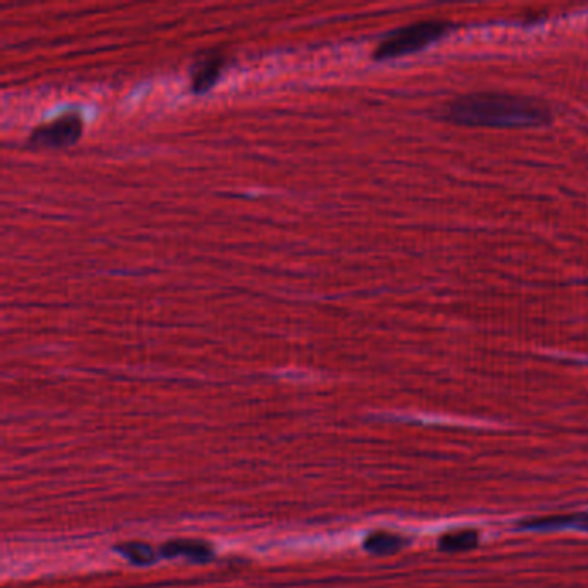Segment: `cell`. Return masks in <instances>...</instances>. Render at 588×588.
I'll return each instance as SVG.
<instances>
[{
    "label": "cell",
    "mask_w": 588,
    "mask_h": 588,
    "mask_svg": "<svg viewBox=\"0 0 588 588\" xmlns=\"http://www.w3.org/2000/svg\"><path fill=\"white\" fill-rule=\"evenodd\" d=\"M445 116L454 123L490 128H530L551 121L547 104L525 95L480 92L451 102Z\"/></svg>",
    "instance_id": "6da1fadb"
},
{
    "label": "cell",
    "mask_w": 588,
    "mask_h": 588,
    "mask_svg": "<svg viewBox=\"0 0 588 588\" xmlns=\"http://www.w3.org/2000/svg\"><path fill=\"white\" fill-rule=\"evenodd\" d=\"M447 30H449V23L437 21V19L418 21L413 25L404 26L383 38L382 44L378 45L375 51V57L385 61V59L413 54L437 42L438 38L444 37Z\"/></svg>",
    "instance_id": "7a4b0ae2"
},
{
    "label": "cell",
    "mask_w": 588,
    "mask_h": 588,
    "mask_svg": "<svg viewBox=\"0 0 588 588\" xmlns=\"http://www.w3.org/2000/svg\"><path fill=\"white\" fill-rule=\"evenodd\" d=\"M82 132V118L78 114H64L47 125L38 126L30 137V147L32 149H63L75 144Z\"/></svg>",
    "instance_id": "3957f363"
},
{
    "label": "cell",
    "mask_w": 588,
    "mask_h": 588,
    "mask_svg": "<svg viewBox=\"0 0 588 588\" xmlns=\"http://www.w3.org/2000/svg\"><path fill=\"white\" fill-rule=\"evenodd\" d=\"M223 68H225V56L221 52H206L204 56L199 57L190 73L192 92L197 95L209 92L218 82Z\"/></svg>",
    "instance_id": "277c9868"
},
{
    "label": "cell",
    "mask_w": 588,
    "mask_h": 588,
    "mask_svg": "<svg viewBox=\"0 0 588 588\" xmlns=\"http://www.w3.org/2000/svg\"><path fill=\"white\" fill-rule=\"evenodd\" d=\"M526 528H530V530H563V528H576V530L588 532V516H561V518H549V520L528 523Z\"/></svg>",
    "instance_id": "5b68a950"
},
{
    "label": "cell",
    "mask_w": 588,
    "mask_h": 588,
    "mask_svg": "<svg viewBox=\"0 0 588 588\" xmlns=\"http://www.w3.org/2000/svg\"><path fill=\"white\" fill-rule=\"evenodd\" d=\"M476 544H478V533L468 530V532L447 533V535L440 538V544L438 545H440L442 551L459 552L473 549Z\"/></svg>",
    "instance_id": "8992f818"
},
{
    "label": "cell",
    "mask_w": 588,
    "mask_h": 588,
    "mask_svg": "<svg viewBox=\"0 0 588 588\" xmlns=\"http://www.w3.org/2000/svg\"><path fill=\"white\" fill-rule=\"evenodd\" d=\"M380 544H382V547L378 549V552H392L395 551V549H399L402 542L399 540V538L385 537V535H382V537H378V542H376L375 545Z\"/></svg>",
    "instance_id": "52a82bcc"
}]
</instances>
